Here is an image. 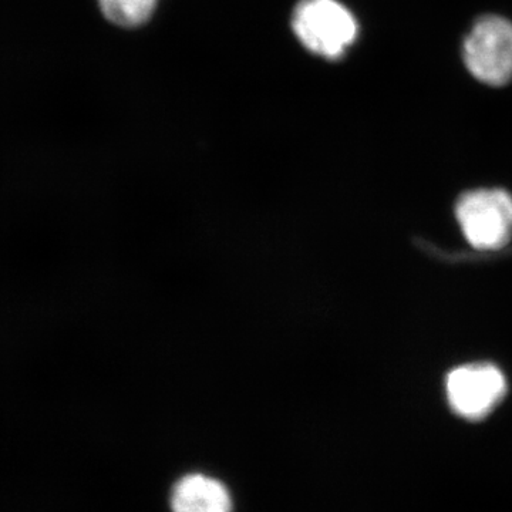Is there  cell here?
I'll use <instances>...</instances> for the list:
<instances>
[{"label":"cell","mask_w":512,"mask_h":512,"mask_svg":"<svg viewBox=\"0 0 512 512\" xmlns=\"http://www.w3.org/2000/svg\"><path fill=\"white\" fill-rule=\"evenodd\" d=\"M292 26L306 49L330 60L345 55L357 37L355 16L338 0H301Z\"/></svg>","instance_id":"1"},{"label":"cell","mask_w":512,"mask_h":512,"mask_svg":"<svg viewBox=\"0 0 512 512\" xmlns=\"http://www.w3.org/2000/svg\"><path fill=\"white\" fill-rule=\"evenodd\" d=\"M456 217L468 244L478 251H497L512 239V195L501 188L464 192Z\"/></svg>","instance_id":"2"},{"label":"cell","mask_w":512,"mask_h":512,"mask_svg":"<svg viewBox=\"0 0 512 512\" xmlns=\"http://www.w3.org/2000/svg\"><path fill=\"white\" fill-rule=\"evenodd\" d=\"M464 63L478 82L500 87L512 80V23L501 16L478 19L463 46Z\"/></svg>","instance_id":"3"},{"label":"cell","mask_w":512,"mask_h":512,"mask_svg":"<svg viewBox=\"0 0 512 512\" xmlns=\"http://www.w3.org/2000/svg\"><path fill=\"white\" fill-rule=\"evenodd\" d=\"M504 373L491 363H473L448 373L446 393L451 410L461 419L480 421L497 409L507 394Z\"/></svg>","instance_id":"4"},{"label":"cell","mask_w":512,"mask_h":512,"mask_svg":"<svg viewBox=\"0 0 512 512\" xmlns=\"http://www.w3.org/2000/svg\"><path fill=\"white\" fill-rule=\"evenodd\" d=\"M173 512H232L227 485L205 474H187L171 491Z\"/></svg>","instance_id":"5"},{"label":"cell","mask_w":512,"mask_h":512,"mask_svg":"<svg viewBox=\"0 0 512 512\" xmlns=\"http://www.w3.org/2000/svg\"><path fill=\"white\" fill-rule=\"evenodd\" d=\"M101 12L114 25L136 28L150 18L157 0H99Z\"/></svg>","instance_id":"6"}]
</instances>
